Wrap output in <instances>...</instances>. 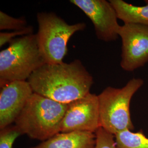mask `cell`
Here are the masks:
<instances>
[{"instance_id": "10", "label": "cell", "mask_w": 148, "mask_h": 148, "mask_svg": "<svg viewBox=\"0 0 148 148\" xmlns=\"http://www.w3.org/2000/svg\"><path fill=\"white\" fill-rule=\"evenodd\" d=\"M96 134L89 132H60L31 148H95Z\"/></svg>"}, {"instance_id": "8", "label": "cell", "mask_w": 148, "mask_h": 148, "mask_svg": "<svg viewBox=\"0 0 148 148\" xmlns=\"http://www.w3.org/2000/svg\"><path fill=\"white\" fill-rule=\"evenodd\" d=\"M70 2L85 13L92 21L97 38L111 42L119 37L120 25L116 12L109 1L106 0H70Z\"/></svg>"}, {"instance_id": "4", "label": "cell", "mask_w": 148, "mask_h": 148, "mask_svg": "<svg viewBox=\"0 0 148 148\" xmlns=\"http://www.w3.org/2000/svg\"><path fill=\"white\" fill-rule=\"evenodd\" d=\"M143 85V79L133 78L121 88L109 86L98 95L101 127L114 136L125 130H134L131 101Z\"/></svg>"}, {"instance_id": "2", "label": "cell", "mask_w": 148, "mask_h": 148, "mask_svg": "<svg viewBox=\"0 0 148 148\" xmlns=\"http://www.w3.org/2000/svg\"><path fill=\"white\" fill-rule=\"evenodd\" d=\"M68 104L33 93L14 123L23 134L45 141L60 132Z\"/></svg>"}, {"instance_id": "1", "label": "cell", "mask_w": 148, "mask_h": 148, "mask_svg": "<svg viewBox=\"0 0 148 148\" xmlns=\"http://www.w3.org/2000/svg\"><path fill=\"white\" fill-rule=\"evenodd\" d=\"M27 81L34 93L64 104L85 97L93 84L92 76L79 59L70 63L45 64Z\"/></svg>"}, {"instance_id": "11", "label": "cell", "mask_w": 148, "mask_h": 148, "mask_svg": "<svg viewBox=\"0 0 148 148\" xmlns=\"http://www.w3.org/2000/svg\"><path fill=\"white\" fill-rule=\"evenodd\" d=\"M119 19L125 23H134L148 27V1L146 5L136 6L123 0H110Z\"/></svg>"}, {"instance_id": "14", "label": "cell", "mask_w": 148, "mask_h": 148, "mask_svg": "<svg viewBox=\"0 0 148 148\" xmlns=\"http://www.w3.org/2000/svg\"><path fill=\"white\" fill-rule=\"evenodd\" d=\"M23 135L16 125L8 126L0 131V148H12L16 138Z\"/></svg>"}, {"instance_id": "3", "label": "cell", "mask_w": 148, "mask_h": 148, "mask_svg": "<svg viewBox=\"0 0 148 148\" xmlns=\"http://www.w3.org/2000/svg\"><path fill=\"white\" fill-rule=\"evenodd\" d=\"M46 62L40 50L36 34L12 40L0 52V86L26 81Z\"/></svg>"}, {"instance_id": "16", "label": "cell", "mask_w": 148, "mask_h": 148, "mask_svg": "<svg viewBox=\"0 0 148 148\" xmlns=\"http://www.w3.org/2000/svg\"><path fill=\"white\" fill-rule=\"evenodd\" d=\"M33 27L29 26L27 28L23 30L13 31L10 32H1L0 33V47H2L7 43H10L11 41L16 36H23L33 34Z\"/></svg>"}, {"instance_id": "13", "label": "cell", "mask_w": 148, "mask_h": 148, "mask_svg": "<svg viewBox=\"0 0 148 148\" xmlns=\"http://www.w3.org/2000/svg\"><path fill=\"white\" fill-rule=\"evenodd\" d=\"M29 26L24 18H15L2 11L0 12V29L1 30H23L26 29Z\"/></svg>"}, {"instance_id": "12", "label": "cell", "mask_w": 148, "mask_h": 148, "mask_svg": "<svg viewBox=\"0 0 148 148\" xmlns=\"http://www.w3.org/2000/svg\"><path fill=\"white\" fill-rule=\"evenodd\" d=\"M114 136L116 148H148V138L142 130L136 132L125 130Z\"/></svg>"}, {"instance_id": "5", "label": "cell", "mask_w": 148, "mask_h": 148, "mask_svg": "<svg viewBox=\"0 0 148 148\" xmlns=\"http://www.w3.org/2000/svg\"><path fill=\"white\" fill-rule=\"evenodd\" d=\"M37 21L38 47L46 64H49L63 63L69 39L86 27L84 23L69 24L53 12H38Z\"/></svg>"}, {"instance_id": "7", "label": "cell", "mask_w": 148, "mask_h": 148, "mask_svg": "<svg viewBox=\"0 0 148 148\" xmlns=\"http://www.w3.org/2000/svg\"><path fill=\"white\" fill-rule=\"evenodd\" d=\"M100 127L98 95L89 93L68 104L60 132L81 131L95 133Z\"/></svg>"}, {"instance_id": "9", "label": "cell", "mask_w": 148, "mask_h": 148, "mask_svg": "<svg viewBox=\"0 0 148 148\" xmlns=\"http://www.w3.org/2000/svg\"><path fill=\"white\" fill-rule=\"evenodd\" d=\"M33 93L27 81L12 82L1 88L0 130L14 122Z\"/></svg>"}, {"instance_id": "15", "label": "cell", "mask_w": 148, "mask_h": 148, "mask_svg": "<svg viewBox=\"0 0 148 148\" xmlns=\"http://www.w3.org/2000/svg\"><path fill=\"white\" fill-rule=\"evenodd\" d=\"M95 148H116L115 136L100 127L95 132Z\"/></svg>"}, {"instance_id": "6", "label": "cell", "mask_w": 148, "mask_h": 148, "mask_svg": "<svg viewBox=\"0 0 148 148\" xmlns=\"http://www.w3.org/2000/svg\"><path fill=\"white\" fill-rule=\"evenodd\" d=\"M122 41L120 66L128 72L144 66L148 62V27L125 23L120 27Z\"/></svg>"}]
</instances>
